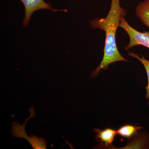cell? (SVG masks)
I'll list each match as a JSON object with an SVG mask.
<instances>
[{
  "mask_svg": "<svg viewBox=\"0 0 149 149\" xmlns=\"http://www.w3.org/2000/svg\"><path fill=\"white\" fill-rule=\"evenodd\" d=\"M126 15V10L120 6V0H111L110 8L105 18H97L90 22L92 28L104 31L106 36L103 57L98 66L91 72L92 78L97 77L102 70L107 69L111 63L128 62L118 51L116 40V31L119 27L121 17Z\"/></svg>",
  "mask_w": 149,
  "mask_h": 149,
  "instance_id": "6da1fadb",
  "label": "cell"
},
{
  "mask_svg": "<svg viewBox=\"0 0 149 149\" xmlns=\"http://www.w3.org/2000/svg\"><path fill=\"white\" fill-rule=\"evenodd\" d=\"M30 116L26 119L25 123L22 125H20L17 121H14L12 123L11 134L14 138H22L29 142L34 149H46L47 147V141L42 138H39L37 136L31 134L30 137L27 135L25 130V126L27 121L31 118L35 117V111L34 107L29 108Z\"/></svg>",
  "mask_w": 149,
  "mask_h": 149,
  "instance_id": "7a4b0ae2",
  "label": "cell"
},
{
  "mask_svg": "<svg viewBox=\"0 0 149 149\" xmlns=\"http://www.w3.org/2000/svg\"><path fill=\"white\" fill-rule=\"evenodd\" d=\"M119 27L125 30L130 39L129 44L124 48L125 50L128 51L130 48L138 45L144 46L149 49V31L139 32L128 24L124 16L121 17Z\"/></svg>",
  "mask_w": 149,
  "mask_h": 149,
  "instance_id": "3957f363",
  "label": "cell"
},
{
  "mask_svg": "<svg viewBox=\"0 0 149 149\" xmlns=\"http://www.w3.org/2000/svg\"><path fill=\"white\" fill-rule=\"evenodd\" d=\"M24 6L25 9V16L22 25L24 27H27L29 23V19L31 18L34 12L40 10H50L53 12H67L66 10H58L52 8L50 3L45 2L44 0H20Z\"/></svg>",
  "mask_w": 149,
  "mask_h": 149,
  "instance_id": "277c9868",
  "label": "cell"
},
{
  "mask_svg": "<svg viewBox=\"0 0 149 149\" xmlns=\"http://www.w3.org/2000/svg\"><path fill=\"white\" fill-rule=\"evenodd\" d=\"M94 131L96 134L95 139L98 141H101L104 147H109L114 141L117 131L111 128H107L103 130L95 128Z\"/></svg>",
  "mask_w": 149,
  "mask_h": 149,
  "instance_id": "5b68a950",
  "label": "cell"
},
{
  "mask_svg": "<svg viewBox=\"0 0 149 149\" xmlns=\"http://www.w3.org/2000/svg\"><path fill=\"white\" fill-rule=\"evenodd\" d=\"M136 13L142 23L149 28V0L139 3L136 7Z\"/></svg>",
  "mask_w": 149,
  "mask_h": 149,
  "instance_id": "8992f818",
  "label": "cell"
},
{
  "mask_svg": "<svg viewBox=\"0 0 149 149\" xmlns=\"http://www.w3.org/2000/svg\"><path fill=\"white\" fill-rule=\"evenodd\" d=\"M141 126H136V125L126 124L123 125L116 131L118 135L126 139H130L138 133V131L143 128Z\"/></svg>",
  "mask_w": 149,
  "mask_h": 149,
  "instance_id": "52a82bcc",
  "label": "cell"
},
{
  "mask_svg": "<svg viewBox=\"0 0 149 149\" xmlns=\"http://www.w3.org/2000/svg\"><path fill=\"white\" fill-rule=\"evenodd\" d=\"M128 55L130 56L133 57L134 58L137 59L138 60L141 62L146 69V72L147 77L148 79V84L146 87V97L147 100H149L148 105L149 106V60L146 59L144 56H142L140 57L138 54L135 53L134 52H129Z\"/></svg>",
  "mask_w": 149,
  "mask_h": 149,
  "instance_id": "ba28073f",
  "label": "cell"
}]
</instances>
